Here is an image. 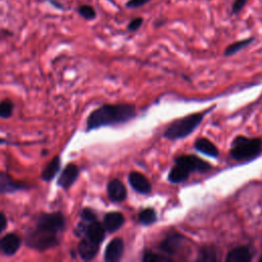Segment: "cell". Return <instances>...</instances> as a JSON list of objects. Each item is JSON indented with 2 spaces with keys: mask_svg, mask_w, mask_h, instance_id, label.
I'll use <instances>...</instances> for the list:
<instances>
[{
  "mask_svg": "<svg viewBox=\"0 0 262 262\" xmlns=\"http://www.w3.org/2000/svg\"><path fill=\"white\" fill-rule=\"evenodd\" d=\"M67 228L66 216L60 211L42 212L37 215L33 226L25 233V245L38 252L56 248Z\"/></svg>",
  "mask_w": 262,
  "mask_h": 262,
  "instance_id": "obj_1",
  "label": "cell"
},
{
  "mask_svg": "<svg viewBox=\"0 0 262 262\" xmlns=\"http://www.w3.org/2000/svg\"><path fill=\"white\" fill-rule=\"evenodd\" d=\"M136 117V107L129 103H105L93 110L86 119L85 131L125 124Z\"/></svg>",
  "mask_w": 262,
  "mask_h": 262,
  "instance_id": "obj_2",
  "label": "cell"
},
{
  "mask_svg": "<svg viewBox=\"0 0 262 262\" xmlns=\"http://www.w3.org/2000/svg\"><path fill=\"white\" fill-rule=\"evenodd\" d=\"M212 169L209 162L195 155H180L174 159V165L168 174V181L179 184L186 181L193 172L207 173Z\"/></svg>",
  "mask_w": 262,
  "mask_h": 262,
  "instance_id": "obj_3",
  "label": "cell"
},
{
  "mask_svg": "<svg viewBox=\"0 0 262 262\" xmlns=\"http://www.w3.org/2000/svg\"><path fill=\"white\" fill-rule=\"evenodd\" d=\"M209 110L192 113L172 121L165 129L163 136L168 140H179L190 135L203 122Z\"/></svg>",
  "mask_w": 262,
  "mask_h": 262,
  "instance_id": "obj_4",
  "label": "cell"
},
{
  "mask_svg": "<svg viewBox=\"0 0 262 262\" xmlns=\"http://www.w3.org/2000/svg\"><path fill=\"white\" fill-rule=\"evenodd\" d=\"M262 151V139L259 137H247L238 135L233 138L229 156L234 161L243 162L257 158Z\"/></svg>",
  "mask_w": 262,
  "mask_h": 262,
  "instance_id": "obj_5",
  "label": "cell"
},
{
  "mask_svg": "<svg viewBox=\"0 0 262 262\" xmlns=\"http://www.w3.org/2000/svg\"><path fill=\"white\" fill-rule=\"evenodd\" d=\"M73 233L79 238L86 237L97 245H101V243L104 241L106 231L102 222H100L98 219L90 222L80 219L75 226Z\"/></svg>",
  "mask_w": 262,
  "mask_h": 262,
  "instance_id": "obj_6",
  "label": "cell"
},
{
  "mask_svg": "<svg viewBox=\"0 0 262 262\" xmlns=\"http://www.w3.org/2000/svg\"><path fill=\"white\" fill-rule=\"evenodd\" d=\"M185 239L186 237L179 232H170L160 243L159 249L165 255H176L179 252V250L183 247Z\"/></svg>",
  "mask_w": 262,
  "mask_h": 262,
  "instance_id": "obj_7",
  "label": "cell"
},
{
  "mask_svg": "<svg viewBox=\"0 0 262 262\" xmlns=\"http://www.w3.org/2000/svg\"><path fill=\"white\" fill-rule=\"evenodd\" d=\"M80 176V167L75 163H69L59 173L56 185L63 190H69Z\"/></svg>",
  "mask_w": 262,
  "mask_h": 262,
  "instance_id": "obj_8",
  "label": "cell"
},
{
  "mask_svg": "<svg viewBox=\"0 0 262 262\" xmlns=\"http://www.w3.org/2000/svg\"><path fill=\"white\" fill-rule=\"evenodd\" d=\"M30 188L31 186L25 182L13 179L8 172L0 171V194H12Z\"/></svg>",
  "mask_w": 262,
  "mask_h": 262,
  "instance_id": "obj_9",
  "label": "cell"
},
{
  "mask_svg": "<svg viewBox=\"0 0 262 262\" xmlns=\"http://www.w3.org/2000/svg\"><path fill=\"white\" fill-rule=\"evenodd\" d=\"M23 238L15 232H8L0 237V254L6 257L14 256L20 249Z\"/></svg>",
  "mask_w": 262,
  "mask_h": 262,
  "instance_id": "obj_10",
  "label": "cell"
},
{
  "mask_svg": "<svg viewBox=\"0 0 262 262\" xmlns=\"http://www.w3.org/2000/svg\"><path fill=\"white\" fill-rule=\"evenodd\" d=\"M128 182L132 189L140 194H149L151 184L147 177L138 171H131L128 174Z\"/></svg>",
  "mask_w": 262,
  "mask_h": 262,
  "instance_id": "obj_11",
  "label": "cell"
},
{
  "mask_svg": "<svg viewBox=\"0 0 262 262\" xmlns=\"http://www.w3.org/2000/svg\"><path fill=\"white\" fill-rule=\"evenodd\" d=\"M107 198L113 203H123L127 199V188L122 180L114 178L107 182L106 185Z\"/></svg>",
  "mask_w": 262,
  "mask_h": 262,
  "instance_id": "obj_12",
  "label": "cell"
},
{
  "mask_svg": "<svg viewBox=\"0 0 262 262\" xmlns=\"http://www.w3.org/2000/svg\"><path fill=\"white\" fill-rule=\"evenodd\" d=\"M125 251V243L122 237L113 238L105 247L103 259L106 262H117L123 257Z\"/></svg>",
  "mask_w": 262,
  "mask_h": 262,
  "instance_id": "obj_13",
  "label": "cell"
},
{
  "mask_svg": "<svg viewBox=\"0 0 262 262\" xmlns=\"http://www.w3.org/2000/svg\"><path fill=\"white\" fill-rule=\"evenodd\" d=\"M99 248L100 245H97L86 237H81L77 246V253L83 261H91L97 256Z\"/></svg>",
  "mask_w": 262,
  "mask_h": 262,
  "instance_id": "obj_14",
  "label": "cell"
},
{
  "mask_svg": "<svg viewBox=\"0 0 262 262\" xmlns=\"http://www.w3.org/2000/svg\"><path fill=\"white\" fill-rule=\"evenodd\" d=\"M126 222L125 216L119 211H111L104 214L102 219V224L105 228V231L113 233L118 231Z\"/></svg>",
  "mask_w": 262,
  "mask_h": 262,
  "instance_id": "obj_15",
  "label": "cell"
},
{
  "mask_svg": "<svg viewBox=\"0 0 262 262\" xmlns=\"http://www.w3.org/2000/svg\"><path fill=\"white\" fill-rule=\"evenodd\" d=\"M60 167H61V159L58 155H56L42 169L41 174H40V178L44 182L52 181L57 176V174L59 173Z\"/></svg>",
  "mask_w": 262,
  "mask_h": 262,
  "instance_id": "obj_16",
  "label": "cell"
},
{
  "mask_svg": "<svg viewBox=\"0 0 262 262\" xmlns=\"http://www.w3.org/2000/svg\"><path fill=\"white\" fill-rule=\"evenodd\" d=\"M193 147L203 155H206L211 158H218L219 157V149L218 147L208 138L206 137H199L193 142Z\"/></svg>",
  "mask_w": 262,
  "mask_h": 262,
  "instance_id": "obj_17",
  "label": "cell"
},
{
  "mask_svg": "<svg viewBox=\"0 0 262 262\" xmlns=\"http://www.w3.org/2000/svg\"><path fill=\"white\" fill-rule=\"evenodd\" d=\"M252 259L253 253L250 248L246 246H239L231 249L225 257V260L228 262H250Z\"/></svg>",
  "mask_w": 262,
  "mask_h": 262,
  "instance_id": "obj_18",
  "label": "cell"
},
{
  "mask_svg": "<svg viewBox=\"0 0 262 262\" xmlns=\"http://www.w3.org/2000/svg\"><path fill=\"white\" fill-rule=\"evenodd\" d=\"M255 41V38L254 37H248V38H245V39H242V40H237L235 42H232L230 43L228 46L225 47L224 49V56H231L233 54H236L237 52H239L241 50L247 48L250 44H252L253 42Z\"/></svg>",
  "mask_w": 262,
  "mask_h": 262,
  "instance_id": "obj_19",
  "label": "cell"
},
{
  "mask_svg": "<svg viewBox=\"0 0 262 262\" xmlns=\"http://www.w3.org/2000/svg\"><path fill=\"white\" fill-rule=\"evenodd\" d=\"M137 219H138V222L142 225H151L154 223L157 222L158 220V215H157V212L154 208H144L142 209L139 213H138V216H137Z\"/></svg>",
  "mask_w": 262,
  "mask_h": 262,
  "instance_id": "obj_20",
  "label": "cell"
},
{
  "mask_svg": "<svg viewBox=\"0 0 262 262\" xmlns=\"http://www.w3.org/2000/svg\"><path fill=\"white\" fill-rule=\"evenodd\" d=\"M198 261L202 262H210V261H216L217 260V252L215 248L206 246L200 249L199 254H198Z\"/></svg>",
  "mask_w": 262,
  "mask_h": 262,
  "instance_id": "obj_21",
  "label": "cell"
},
{
  "mask_svg": "<svg viewBox=\"0 0 262 262\" xmlns=\"http://www.w3.org/2000/svg\"><path fill=\"white\" fill-rule=\"evenodd\" d=\"M141 259L144 262H171L172 261V258H170L168 255L157 254L148 250H145L142 253Z\"/></svg>",
  "mask_w": 262,
  "mask_h": 262,
  "instance_id": "obj_22",
  "label": "cell"
},
{
  "mask_svg": "<svg viewBox=\"0 0 262 262\" xmlns=\"http://www.w3.org/2000/svg\"><path fill=\"white\" fill-rule=\"evenodd\" d=\"M77 12L82 18H84L86 20H93L97 16V13H96V10L94 9V7L89 4L79 5L77 8Z\"/></svg>",
  "mask_w": 262,
  "mask_h": 262,
  "instance_id": "obj_23",
  "label": "cell"
},
{
  "mask_svg": "<svg viewBox=\"0 0 262 262\" xmlns=\"http://www.w3.org/2000/svg\"><path fill=\"white\" fill-rule=\"evenodd\" d=\"M14 112V103L11 99L5 98L0 101V118L8 119Z\"/></svg>",
  "mask_w": 262,
  "mask_h": 262,
  "instance_id": "obj_24",
  "label": "cell"
},
{
  "mask_svg": "<svg viewBox=\"0 0 262 262\" xmlns=\"http://www.w3.org/2000/svg\"><path fill=\"white\" fill-rule=\"evenodd\" d=\"M80 219L84 220V221H87V222H90V221L96 220L98 218H97L96 212L92 208L85 207L80 211Z\"/></svg>",
  "mask_w": 262,
  "mask_h": 262,
  "instance_id": "obj_25",
  "label": "cell"
},
{
  "mask_svg": "<svg viewBox=\"0 0 262 262\" xmlns=\"http://www.w3.org/2000/svg\"><path fill=\"white\" fill-rule=\"evenodd\" d=\"M249 0H232L230 13L231 15H237L247 5Z\"/></svg>",
  "mask_w": 262,
  "mask_h": 262,
  "instance_id": "obj_26",
  "label": "cell"
},
{
  "mask_svg": "<svg viewBox=\"0 0 262 262\" xmlns=\"http://www.w3.org/2000/svg\"><path fill=\"white\" fill-rule=\"evenodd\" d=\"M142 24H143V18L141 16L134 17L127 25V30L129 32H136V31H138L141 28Z\"/></svg>",
  "mask_w": 262,
  "mask_h": 262,
  "instance_id": "obj_27",
  "label": "cell"
},
{
  "mask_svg": "<svg viewBox=\"0 0 262 262\" xmlns=\"http://www.w3.org/2000/svg\"><path fill=\"white\" fill-rule=\"evenodd\" d=\"M149 1L151 0H127V2L125 3V6L129 9H135L147 4Z\"/></svg>",
  "mask_w": 262,
  "mask_h": 262,
  "instance_id": "obj_28",
  "label": "cell"
},
{
  "mask_svg": "<svg viewBox=\"0 0 262 262\" xmlns=\"http://www.w3.org/2000/svg\"><path fill=\"white\" fill-rule=\"evenodd\" d=\"M7 225H8V221H7L6 215L2 211H0V234L6 229Z\"/></svg>",
  "mask_w": 262,
  "mask_h": 262,
  "instance_id": "obj_29",
  "label": "cell"
},
{
  "mask_svg": "<svg viewBox=\"0 0 262 262\" xmlns=\"http://www.w3.org/2000/svg\"><path fill=\"white\" fill-rule=\"evenodd\" d=\"M48 2H49L52 6L58 8V9H63V5H62L60 2L56 1V0H48Z\"/></svg>",
  "mask_w": 262,
  "mask_h": 262,
  "instance_id": "obj_30",
  "label": "cell"
},
{
  "mask_svg": "<svg viewBox=\"0 0 262 262\" xmlns=\"http://www.w3.org/2000/svg\"><path fill=\"white\" fill-rule=\"evenodd\" d=\"M6 144H10L9 140H7L6 138L0 136V145H6Z\"/></svg>",
  "mask_w": 262,
  "mask_h": 262,
  "instance_id": "obj_31",
  "label": "cell"
},
{
  "mask_svg": "<svg viewBox=\"0 0 262 262\" xmlns=\"http://www.w3.org/2000/svg\"><path fill=\"white\" fill-rule=\"evenodd\" d=\"M259 261H260V262H262V255L260 256V258H259Z\"/></svg>",
  "mask_w": 262,
  "mask_h": 262,
  "instance_id": "obj_32",
  "label": "cell"
}]
</instances>
